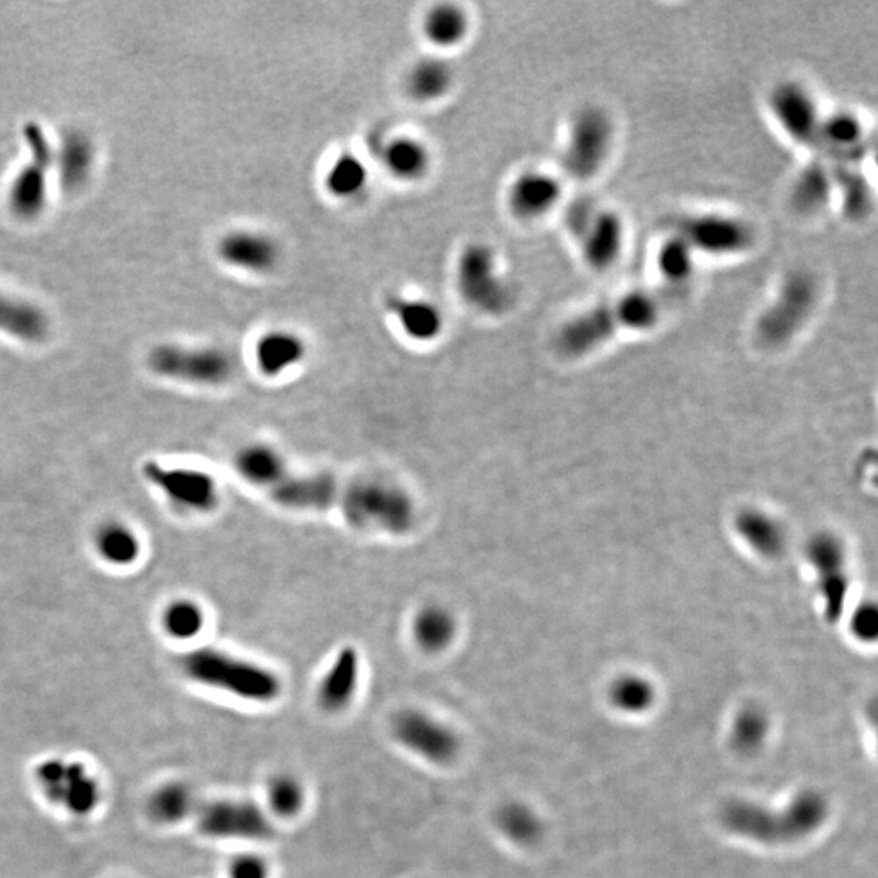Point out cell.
<instances>
[{
	"instance_id": "cell-1",
	"label": "cell",
	"mask_w": 878,
	"mask_h": 878,
	"mask_svg": "<svg viewBox=\"0 0 878 878\" xmlns=\"http://www.w3.org/2000/svg\"><path fill=\"white\" fill-rule=\"evenodd\" d=\"M661 318L658 296L645 290L627 292L568 319L555 334V350L565 358H583L620 332L655 328Z\"/></svg>"
},
{
	"instance_id": "cell-2",
	"label": "cell",
	"mask_w": 878,
	"mask_h": 878,
	"mask_svg": "<svg viewBox=\"0 0 878 878\" xmlns=\"http://www.w3.org/2000/svg\"><path fill=\"white\" fill-rule=\"evenodd\" d=\"M826 813L829 806L820 794L802 793L783 812L737 800L722 810L721 822L737 836L763 844H783L816 833L825 822Z\"/></svg>"
},
{
	"instance_id": "cell-3",
	"label": "cell",
	"mask_w": 878,
	"mask_h": 878,
	"mask_svg": "<svg viewBox=\"0 0 878 878\" xmlns=\"http://www.w3.org/2000/svg\"><path fill=\"white\" fill-rule=\"evenodd\" d=\"M181 669L190 681L243 702L267 705L282 693V681L272 669L217 648L187 652Z\"/></svg>"
},
{
	"instance_id": "cell-4",
	"label": "cell",
	"mask_w": 878,
	"mask_h": 878,
	"mask_svg": "<svg viewBox=\"0 0 878 878\" xmlns=\"http://www.w3.org/2000/svg\"><path fill=\"white\" fill-rule=\"evenodd\" d=\"M343 520L356 531H379L406 536L417 524V504L399 483L360 479L343 488L339 498Z\"/></svg>"
},
{
	"instance_id": "cell-5",
	"label": "cell",
	"mask_w": 878,
	"mask_h": 878,
	"mask_svg": "<svg viewBox=\"0 0 878 878\" xmlns=\"http://www.w3.org/2000/svg\"><path fill=\"white\" fill-rule=\"evenodd\" d=\"M565 228L594 271H607L620 259L627 240L624 218L614 208L578 198L565 212Z\"/></svg>"
},
{
	"instance_id": "cell-6",
	"label": "cell",
	"mask_w": 878,
	"mask_h": 878,
	"mask_svg": "<svg viewBox=\"0 0 878 878\" xmlns=\"http://www.w3.org/2000/svg\"><path fill=\"white\" fill-rule=\"evenodd\" d=\"M819 299L820 285L812 272L802 269L789 272L773 301L756 319V341L768 349L786 345L812 318Z\"/></svg>"
},
{
	"instance_id": "cell-7",
	"label": "cell",
	"mask_w": 878,
	"mask_h": 878,
	"mask_svg": "<svg viewBox=\"0 0 878 878\" xmlns=\"http://www.w3.org/2000/svg\"><path fill=\"white\" fill-rule=\"evenodd\" d=\"M456 287L460 298L488 316H501L514 305V287L503 272L497 252L486 243L464 246L456 262Z\"/></svg>"
},
{
	"instance_id": "cell-8",
	"label": "cell",
	"mask_w": 878,
	"mask_h": 878,
	"mask_svg": "<svg viewBox=\"0 0 878 878\" xmlns=\"http://www.w3.org/2000/svg\"><path fill=\"white\" fill-rule=\"evenodd\" d=\"M615 121L604 107L584 106L574 114L561 147V168L577 181L597 176L615 146Z\"/></svg>"
},
{
	"instance_id": "cell-9",
	"label": "cell",
	"mask_w": 878,
	"mask_h": 878,
	"mask_svg": "<svg viewBox=\"0 0 878 878\" xmlns=\"http://www.w3.org/2000/svg\"><path fill=\"white\" fill-rule=\"evenodd\" d=\"M148 368L157 376L201 388L227 385L235 375V358L218 346H186L161 343L151 349Z\"/></svg>"
},
{
	"instance_id": "cell-10",
	"label": "cell",
	"mask_w": 878,
	"mask_h": 878,
	"mask_svg": "<svg viewBox=\"0 0 878 878\" xmlns=\"http://www.w3.org/2000/svg\"><path fill=\"white\" fill-rule=\"evenodd\" d=\"M672 235L682 238L696 255L732 258L756 243V230L750 221L721 212L683 214L672 221Z\"/></svg>"
},
{
	"instance_id": "cell-11",
	"label": "cell",
	"mask_w": 878,
	"mask_h": 878,
	"mask_svg": "<svg viewBox=\"0 0 878 878\" xmlns=\"http://www.w3.org/2000/svg\"><path fill=\"white\" fill-rule=\"evenodd\" d=\"M142 476L180 513L207 516L220 506V486L207 470L148 459Z\"/></svg>"
},
{
	"instance_id": "cell-12",
	"label": "cell",
	"mask_w": 878,
	"mask_h": 878,
	"mask_svg": "<svg viewBox=\"0 0 878 878\" xmlns=\"http://www.w3.org/2000/svg\"><path fill=\"white\" fill-rule=\"evenodd\" d=\"M25 140L32 160L16 174L10 187L9 205L13 214L23 220L38 217L46 205L48 194V173L54 163V151L48 137L35 123L25 126Z\"/></svg>"
},
{
	"instance_id": "cell-13",
	"label": "cell",
	"mask_w": 878,
	"mask_h": 878,
	"mask_svg": "<svg viewBox=\"0 0 878 878\" xmlns=\"http://www.w3.org/2000/svg\"><path fill=\"white\" fill-rule=\"evenodd\" d=\"M36 779L46 799L72 816H89L100 803V783L80 763L48 760L39 765Z\"/></svg>"
},
{
	"instance_id": "cell-14",
	"label": "cell",
	"mask_w": 878,
	"mask_h": 878,
	"mask_svg": "<svg viewBox=\"0 0 878 878\" xmlns=\"http://www.w3.org/2000/svg\"><path fill=\"white\" fill-rule=\"evenodd\" d=\"M392 733L400 745L435 765H447L459 753L457 733L420 709H403L396 715Z\"/></svg>"
},
{
	"instance_id": "cell-15",
	"label": "cell",
	"mask_w": 878,
	"mask_h": 878,
	"mask_svg": "<svg viewBox=\"0 0 878 878\" xmlns=\"http://www.w3.org/2000/svg\"><path fill=\"white\" fill-rule=\"evenodd\" d=\"M197 826L205 836L221 840H269L274 833L264 810L248 800H214L197 807Z\"/></svg>"
},
{
	"instance_id": "cell-16",
	"label": "cell",
	"mask_w": 878,
	"mask_h": 878,
	"mask_svg": "<svg viewBox=\"0 0 878 878\" xmlns=\"http://www.w3.org/2000/svg\"><path fill=\"white\" fill-rule=\"evenodd\" d=\"M768 106L790 140L817 151L823 114L806 87L797 82L778 83L769 93Z\"/></svg>"
},
{
	"instance_id": "cell-17",
	"label": "cell",
	"mask_w": 878,
	"mask_h": 878,
	"mask_svg": "<svg viewBox=\"0 0 878 878\" xmlns=\"http://www.w3.org/2000/svg\"><path fill=\"white\" fill-rule=\"evenodd\" d=\"M810 563L819 573L820 591L825 602V618L830 624L840 620L846 602V551L833 534H817L807 545Z\"/></svg>"
},
{
	"instance_id": "cell-18",
	"label": "cell",
	"mask_w": 878,
	"mask_h": 878,
	"mask_svg": "<svg viewBox=\"0 0 878 878\" xmlns=\"http://www.w3.org/2000/svg\"><path fill=\"white\" fill-rule=\"evenodd\" d=\"M563 193V183L557 174L531 168L514 178L508 187L506 204L517 220L534 221L554 212Z\"/></svg>"
},
{
	"instance_id": "cell-19",
	"label": "cell",
	"mask_w": 878,
	"mask_h": 878,
	"mask_svg": "<svg viewBox=\"0 0 878 878\" xmlns=\"http://www.w3.org/2000/svg\"><path fill=\"white\" fill-rule=\"evenodd\" d=\"M869 137L863 121L850 111L823 114L817 157L831 164L857 167L869 150Z\"/></svg>"
},
{
	"instance_id": "cell-20",
	"label": "cell",
	"mask_w": 878,
	"mask_h": 878,
	"mask_svg": "<svg viewBox=\"0 0 878 878\" xmlns=\"http://www.w3.org/2000/svg\"><path fill=\"white\" fill-rule=\"evenodd\" d=\"M342 488L338 479L328 472L288 474L281 483L271 490V498L277 506L298 513H319L339 503Z\"/></svg>"
},
{
	"instance_id": "cell-21",
	"label": "cell",
	"mask_w": 878,
	"mask_h": 878,
	"mask_svg": "<svg viewBox=\"0 0 878 878\" xmlns=\"http://www.w3.org/2000/svg\"><path fill=\"white\" fill-rule=\"evenodd\" d=\"M218 255L225 264L249 274H269L281 262V246L264 231H230L218 243Z\"/></svg>"
},
{
	"instance_id": "cell-22",
	"label": "cell",
	"mask_w": 878,
	"mask_h": 878,
	"mask_svg": "<svg viewBox=\"0 0 878 878\" xmlns=\"http://www.w3.org/2000/svg\"><path fill=\"white\" fill-rule=\"evenodd\" d=\"M306 355L308 345L305 339L290 329H272L254 345L255 368L267 379L287 375L305 362Z\"/></svg>"
},
{
	"instance_id": "cell-23",
	"label": "cell",
	"mask_w": 878,
	"mask_h": 878,
	"mask_svg": "<svg viewBox=\"0 0 878 878\" xmlns=\"http://www.w3.org/2000/svg\"><path fill=\"white\" fill-rule=\"evenodd\" d=\"M386 308L400 331L415 342H433L443 334L444 315L436 303L399 293L388 295Z\"/></svg>"
},
{
	"instance_id": "cell-24",
	"label": "cell",
	"mask_w": 878,
	"mask_h": 878,
	"mask_svg": "<svg viewBox=\"0 0 878 878\" xmlns=\"http://www.w3.org/2000/svg\"><path fill=\"white\" fill-rule=\"evenodd\" d=\"M362 662L352 646H343L318 685V703L324 711H343L355 698Z\"/></svg>"
},
{
	"instance_id": "cell-25",
	"label": "cell",
	"mask_w": 878,
	"mask_h": 878,
	"mask_svg": "<svg viewBox=\"0 0 878 878\" xmlns=\"http://www.w3.org/2000/svg\"><path fill=\"white\" fill-rule=\"evenodd\" d=\"M834 198L833 167L816 157L800 170L789 191V205L803 217H812L829 207Z\"/></svg>"
},
{
	"instance_id": "cell-26",
	"label": "cell",
	"mask_w": 878,
	"mask_h": 878,
	"mask_svg": "<svg viewBox=\"0 0 878 878\" xmlns=\"http://www.w3.org/2000/svg\"><path fill=\"white\" fill-rule=\"evenodd\" d=\"M233 467L238 476L249 486L272 490L288 476L284 454L272 444L249 443L237 451Z\"/></svg>"
},
{
	"instance_id": "cell-27",
	"label": "cell",
	"mask_w": 878,
	"mask_h": 878,
	"mask_svg": "<svg viewBox=\"0 0 878 878\" xmlns=\"http://www.w3.org/2000/svg\"><path fill=\"white\" fill-rule=\"evenodd\" d=\"M381 161L397 181L417 183L432 170L433 157L429 146L417 137L397 136L383 144Z\"/></svg>"
},
{
	"instance_id": "cell-28",
	"label": "cell",
	"mask_w": 878,
	"mask_h": 878,
	"mask_svg": "<svg viewBox=\"0 0 878 878\" xmlns=\"http://www.w3.org/2000/svg\"><path fill=\"white\" fill-rule=\"evenodd\" d=\"M93 550L103 563L113 568H130L140 560L142 538L124 521H104L92 537Z\"/></svg>"
},
{
	"instance_id": "cell-29",
	"label": "cell",
	"mask_w": 878,
	"mask_h": 878,
	"mask_svg": "<svg viewBox=\"0 0 878 878\" xmlns=\"http://www.w3.org/2000/svg\"><path fill=\"white\" fill-rule=\"evenodd\" d=\"M457 618L446 605L425 604L412 618L413 642L426 654H440L456 641Z\"/></svg>"
},
{
	"instance_id": "cell-30",
	"label": "cell",
	"mask_w": 878,
	"mask_h": 878,
	"mask_svg": "<svg viewBox=\"0 0 878 878\" xmlns=\"http://www.w3.org/2000/svg\"><path fill=\"white\" fill-rule=\"evenodd\" d=\"M50 322L39 306L0 293V332L26 343L48 339Z\"/></svg>"
},
{
	"instance_id": "cell-31",
	"label": "cell",
	"mask_w": 878,
	"mask_h": 878,
	"mask_svg": "<svg viewBox=\"0 0 878 878\" xmlns=\"http://www.w3.org/2000/svg\"><path fill=\"white\" fill-rule=\"evenodd\" d=\"M453 66L443 57H425L413 64L407 76V92L420 103H433L453 90Z\"/></svg>"
},
{
	"instance_id": "cell-32",
	"label": "cell",
	"mask_w": 878,
	"mask_h": 878,
	"mask_svg": "<svg viewBox=\"0 0 878 878\" xmlns=\"http://www.w3.org/2000/svg\"><path fill=\"white\" fill-rule=\"evenodd\" d=\"M423 35L436 48L449 49L464 43L470 32V19L466 10L456 3H438L423 19Z\"/></svg>"
},
{
	"instance_id": "cell-33",
	"label": "cell",
	"mask_w": 878,
	"mask_h": 878,
	"mask_svg": "<svg viewBox=\"0 0 878 878\" xmlns=\"http://www.w3.org/2000/svg\"><path fill=\"white\" fill-rule=\"evenodd\" d=\"M740 537L766 558H778L786 550L787 538L778 521L759 510H746L737 516Z\"/></svg>"
},
{
	"instance_id": "cell-34",
	"label": "cell",
	"mask_w": 878,
	"mask_h": 878,
	"mask_svg": "<svg viewBox=\"0 0 878 878\" xmlns=\"http://www.w3.org/2000/svg\"><path fill=\"white\" fill-rule=\"evenodd\" d=\"M834 174V195L851 220H863L874 207V193L867 178L857 167L831 164Z\"/></svg>"
},
{
	"instance_id": "cell-35",
	"label": "cell",
	"mask_w": 878,
	"mask_h": 878,
	"mask_svg": "<svg viewBox=\"0 0 878 878\" xmlns=\"http://www.w3.org/2000/svg\"><path fill=\"white\" fill-rule=\"evenodd\" d=\"M59 174L64 190L76 191L89 180L93 164L92 140L83 133L64 137L59 150Z\"/></svg>"
},
{
	"instance_id": "cell-36",
	"label": "cell",
	"mask_w": 878,
	"mask_h": 878,
	"mask_svg": "<svg viewBox=\"0 0 878 878\" xmlns=\"http://www.w3.org/2000/svg\"><path fill=\"white\" fill-rule=\"evenodd\" d=\"M147 807L151 820L163 825H173L197 812V799L187 784L174 780L158 787L148 799Z\"/></svg>"
},
{
	"instance_id": "cell-37",
	"label": "cell",
	"mask_w": 878,
	"mask_h": 878,
	"mask_svg": "<svg viewBox=\"0 0 878 878\" xmlns=\"http://www.w3.org/2000/svg\"><path fill=\"white\" fill-rule=\"evenodd\" d=\"M369 184V171L365 161L355 153L339 155L324 176V186L332 197L341 201L360 197Z\"/></svg>"
},
{
	"instance_id": "cell-38",
	"label": "cell",
	"mask_w": 878,
	"mask_h": 878,
	"mask_svg": "<svg viewBox=\"0 0 878 878\" xmlns=\"http://www.w3.org/2000/svg\"><path fill=\"white\" fill-rule=\"evenodd\" d=\"M205 611L194 598L180 597L164 605L161 612V628L176 641H191L205 628Z\"/></svg>"
},
{
	"instance_id": "cell-39",
	"label": "cell",
	"mask_w": 878,
	"mask_h": 878,
	"mask_svg": "<svg viewBox=\"0 0 878 878\" xmlns=\"http://www.w3.org/2000/svg\"><path fill=\"white\" fill-rule=\"evenodd\" d=\"M696 258L698 255L682 238L671 235L659 248L655 267L669 285L682 287L695 274Z\"/></svg>"
},
{
	"instance_id": "cell-40",
	"label": "cell",
	"mask_w": 878,
	"mask_h": 878,
	"mask_svg": "<svg viewBox=\"0 0 878 878\" xmlns=\"http://www.w3.org/2000/svg\"><path fill=\"white\" fill-rule=\"evenodd\" d=\"M497 823L501 833L521 846L536 843L541 834L540 819L533 809L520 802H510L498 810Z\"/></svg>"
},
{
	"instance_id": "cell-41",
	"label": "cell",
	"mask_w": 878,
	"mask_h": 878,
	"mask_svg": "<svg viewBox=\"0 0 878 878\" xmlns=\"http://www.w3.org/2000/svg\"><path fill=\"white\" fill-rule=\"evenodd\" d=\"M612 705L618 711L627 715H641L651 708L655 699V692L651 683L638 675H624L611 686Z\"/></svg>"
},
{
	"instance_id": "cell-42",
	"label": "cell",
	"mask_w": 878,
	"mask_h": 878,
	"mask_svg": "<svg viewBox=\"0 0 878 878\" xmlns=\"http://www.w3.org/2000/svg\"><path fill=\"white\" fill-rule=\"evenodd\" d=\"M766 736H768V718L756 706H746L733 719L731 742L733 749L742 755L746 753L750 755L760 750Z\"/></svg>"
},
{
	"instance_id": "cell-43",
	"label": "cell",
	"mask_w": 878,
	"mask_h": 878,
	"mask_svg": "<svg viewBox=\"0 0 878 878\" xmlns=\"http://www.w3.org/2000/svg\"><path fill=\"white\" fill-rule=\"evenodd\" d=\"M267 802L272 812L282 819L298 816L305 803L301 784L290 775L275 776L267 786Z\"/></svg>"
},
{
	"instance_id": "cell-44",
	"label": "cell",
	"mask_w": 878,
	"mask_h": 878,
	"mask_svg": "<svg viewBox=\"0 0 878 878\" xmlns=\"http://www.w3.org/2000/svg\"><path fill=\"white\" fill-rule=\"evenodd\" d=\"M230 878H269L267 863L254 854H244L231 863Z\"/></svg>"
},
{
	"instance_id": "cell-45",
	"label": "cell",
	"mask_w": 878,
	"mask_h": 878,
	"mask_svg": "<svg viewBox=\"0 0 878 878\" xmlns=\"http://www.w3.org/2000/svg\"><path fill=\"white\" fill-rule=\"evenodd\" d=\"M878 617L876 607L867 605V607L859 608L853 622L854 634L863 639H874L877 635Z\"/></svg>"
}]
</instances>
